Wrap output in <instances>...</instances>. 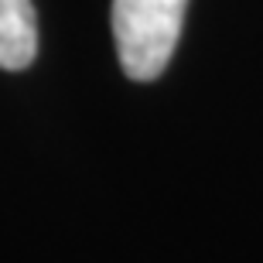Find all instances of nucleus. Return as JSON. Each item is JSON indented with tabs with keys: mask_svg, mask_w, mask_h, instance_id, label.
<instances>
[{
	"mask_svg": "<svg viewBox=\"0 0 263 263\" xmlns=\"http://www.w3.org/2000/svg\"><path fill=\"white\" fill-rule=\"evenodd\" d=\"M188 0H113V38L120 65L134 82H151L167 68L181 38Z\"/></svg>",
	"mask_w": 263,
	"mask_h": 263,
	"instance_id": "obj_1",
	"label": "nucleus"
},
{
	"mask_svg": "<svg viewBox=\"0 0 263 263\" xmlns=\"http://www.w3.org/2000/svg\"><path fill=\"white\" fill-rule=\"evenodd\" d=\"M38 55V21L31 0H0V68L21 72Z\"/></svg>",
	"mask_w": 263,
	"mask_h": 263,
	"instance_id": "obj_2",
	"label": "nucleus"
}]
</instances>
